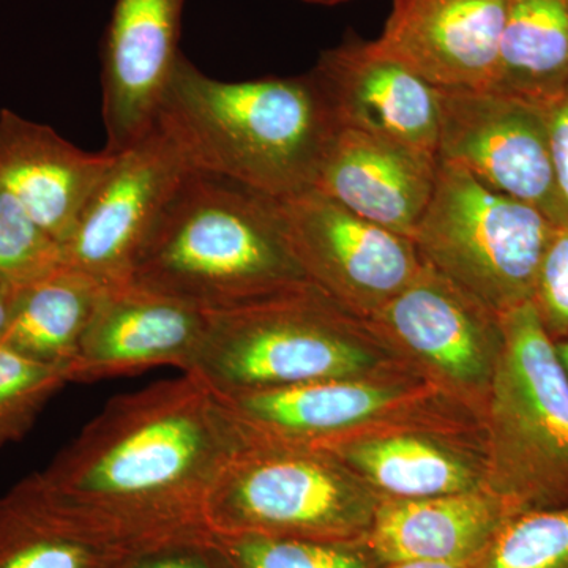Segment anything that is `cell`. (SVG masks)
Listing matches in <instances>:
<instances>
[{
  "label": "cell",
  "mask_w": 568,
  "mask_h": 568,
  "mask_svg": "<svg viewBox=\"0 0 568 568\" xmlns=\"http://www.w3.org/2000/svg\"><path fill=\"white\" fill-rule=\"evenodd\" d=\"M82 209L62 244L63 264L104 287L130 284L134 264L164 205L190 170L159 129L121 153Z\"/></svg>",
  "instance_id": "cell-12"
},
{
  "label": "cell",
  "mask_w": 568,
  "mask_h": 568,
  "mask_svg": "<svg viewBox=\"0 0 568 568\" xmlns=\"http://www.w3.org/2000/svg\"><path fill=\"white\" fill-rule=\"evenodd\" d=\"M301 2L312 3V6L334 7L339 3L351 2V0H301Z\"/></svg>",
  "instance_id": "cell-34"
},
{
  "label": "cell",
  "mask_w": 568,
  "mask_h": 568,
  "mask_svg": "<svg viewBox=\"0 0 568 568\" xmlns=\"http://www.w3.org/2000/svg\"><path fill=\"white\" fill-rule=\"evenodd\" d=\"M213 534V532H212ZM235 568H381L365 541H321L271 536H220Z\"/></svg>",
  "instance_id": "cell-24"
},
{
  "label": "cell",
  "mask_w": 568,
  "mask_h": 568,
  "mask_svg": "<svg viewBox=\"0 0 568 568\" xmlns=\"http://www.w3.org/2000/svg\"><path fill=\"white\" fill-rule=\"evenodd\" d=\"M556 227L532 205L439 163L413 241L426 265L504 315L532 301Z\"/></svg>",
  "instance_id": "cell-7"
},
{
  "label": "cell",
  "mask_w": 568,
  "mask_h": 568,
  "mask_svg": "<svg viewBox=\"0 0 568 568\" xmlns=\"http://www.w3.org/2000/svg\"><path fill=\"white\" fill-rule=\"evenodd\" d=\"M508 0H394L373 48L436 89L487 91Z\"/></svg>",
  "instance_id": "cell-16"
},
{
  "label": "cell",
  "mask_w": 568,
  "mask_h": 568,
  "mask_svg": "<svg viewBox=\"0 0 568 568\" xmlns=\"http://www.w3.org/2000/svg\"><path fill=\"white\" fill-rule=\"evenodd\" d=\"M280 230L308 282L368 321L424 267L413 239L347 211L316 190L271 197Z\"/></svg>",
  "instance_id": "cell-10"
},
{
  "label": "cell",
  "mask_w": 568,
  "mask_h": 568,
  "mask_svg": "<svg viewBox=\"0 0 568 568\" xmlns=\"http://www.w3.org/2000/svg\"><path fill=\"white\" fill-rule=\"evenodd\" d=\"M555 345L568 377V336H566V338L558 339V342H555Z\"/></svg>",
  "instance_id": "cell-33"
},
{
  "label": "cell",
  "mask_w": 568,
  "mask_h": 568,
  "mask_svg": "<svg viewBox=\"0 0 568 568\" xmlns=\"http://www.w3.org/2000/svg\"><path fill=\"white\" fill-rule=\"evenodd\" d=\"M271 197L189 171L142 246L130 284L205 312L308 284Z\"/></svg>",
  "instance_id": "cell-3"
},
{
  "label": "cell",
  "mask_w": 568,
  "mask_h": 568,
  "mask_svg": "<svg viewBox=\"0 0 568 568\" xmlns=\"http://www.w3.org/2000/svg\"><path fill=\"white\" fill-rule=\"evenodd\" d=\"M476 562L469 564H447V562H425V560H407V562L387 564L381 568H474Z\"/></svg>",
  "instance_id": "cell-32"
},
{
  "label": "cell",
  "mask_w": 568,
  "mask_h": 568,
  "mask_svg": "<svg viewBox=\"0 0 568 568\" xmlns=\"http://www.w3.org/2000/svg\"><path fill=\"white\" fill-rule=\"evenodd\" d=\"M133 552L65 517L36 474L0 496V568H121Z\"/></svg>",
  "instance_id": "cell-21"
},
{
  "label": "cell",
  "mask_w": 568,
  "mask_h": 568,
  "mask_svg": "<svg viewBox=\"0 0 568 568\" xmlns=\"http://www.w3.org/2000/svg\"><path fill=\"white\" fill-rule=\"evenodd\" d=\"M437 162L568 224L556 185L547 108L478 89H439Z\"/></svg>",
  "instance_id": "cell-11"
},
{
  "label": "cell",
  "mask_w": 568,
  "mask_h": 568,
  "mask_svg": "<svg viewBox=\"0 0 568 568\" xmlns=\"http://www.w3.org/2000/svg\"><path fill=\"white\" fill-rule=\"evenodd\" d=\"M381 500L323 448L244 435L209 493L204 523L220 536L362 541Z\"/></svg>",
  "instance_id": "cell-6"
},
{
  "label": "cell",
  "mask_w": 568,
  "mask_h": 568,
  "mask_svg": "<svg viewBox=\"0 0 568 568\" xmlns=\"http://www.w3.org/2000/svg\"><path fill=\"white\" fill-rule=\"evenodd\" d=\"M436 156L351 126H338L313 190L413 239L435 192Z\"/></svg>",
  "instance_id": "cell-18"
},
{
  "label": "cell",
  "mask_w": 568,
  "mask_h": 568,
  "mask_svg": "<svg viewBox=\"0 0 568 568\" xmlns=\"http://www.w3.org/2000/svg\"><path fill=\"white\" fill-rule=\"evenodd\" d=\"M62 264L61 244L0 189V283L21 290Z\"/></svg>",
  "instance_id": "cell-27"
},
{
  "label": "cell",
  "mask_w": 568,
  "mask_h": 568,
  "mask_svg": "<svg viewBox=\"0 0 568 568\" xmlns=\"http://www.w3.org/2000/svg\"><path fill=\"white\" fill-rule=\"evenodd\" d=\"M186 0H115L102 51L104 151L121 153L155 126L182 52Z\"/></svg>",
  "instance_id": "cell-14"
},
{
  "label": "cell",
  "mask_w": 568,
  "mask_h": 568,
  "mask_svg": "<svg viewBox=\"0 0 568 568\" xmlns=\"http://www.w3.org/2000/svg\"><path fill=\"white\" fill-rule=\"evenodd\" d=\"M65 384V366L33 361L0 342V448L22 439Z\"/></svg>",
  "instance_id": "cell-26"
},
{
  "label": "cell",
  "mask_w": 568,
  "mask_h": 568,
  "mask_svg": "<svg viewBox=\"0 0 568 568\" xmlns=\"http://www.w3.org/2000/svg\"><path fill=\"white\" fill-rule=\"evenodd\" d=\"M510 517L506 504L488 489L381 500L364 541L383 566L407 560L477 562Z\"/></svg>",
  "instance_id": "cell-20"
},
{
  "label": "cell",
  "mask_w": 568,
  "mask_h": 568,
  "mask_svg": "<svg viewBox=\"0 0 568 568\" xmlns=\"http://www.w3.org/2000/svg\"><path fill=\"white\" fill-rule=\"evenodd\" d=\"M547 118L556 185L568 219V85L555 102L548 104Z\"/></svg>",
  "instance_id": "cell-30"
},
{
  "label": "cell",
  "mask_w": 568,
  "mask_h": 568,
  "mask_svg": "<svg viewBox=\"0 0 568 568\" xmlns=\"http://www.w3.org/2000/svg\"><path fill=\"white\" fill-rule=\"evenodd\" d=\"M530 302L552 342L568 336V224L552 233Z\"/></svg>",
  "instance_id": "cell-28"
},
{
  "label": "cell",
  "mask_w": 568,
  "mask_h": 568,
  "mask_svg": "<svg viewBox=\"0 0 568 568\" xmlns=\"http://www.w3.org/2000/svg\"><path fill=\"white\" fill-rule=\"evenodd\" d=\"M312 73L339 126L379 134L437 159L439 89L377 52L372 41L347 39L325 50Z\"/></svg>",
  "instance_id": "cell-17"
},
{
  "label": "cell",
  "mask_w": 568,
  "mask_h": 568,
  "mask_svg": "<svg viewBox=\"0 0 568 568\" xmlns=\"http://www.w3.org/2000/svg\"><path fill=\"white\" fill-rule=\"evenodd\" d=\"M106 290L91 275L59 265L39 282L17 290L2 343L33 361L67 368Z\"/></svg>",
  "instance_id": "cell-22"
},
{
  "label": "cell",
  "mask_w": 568,
  "mask_h": 568,
  "mask_svg": "<svg viewBox=\"0 0 568 568\" xmlns=\"http://www.w3.org/2000/svg\"><path fill=\"white\" fill-rule=\"evenodd\" d=\"M215 395L244 435L293 446L320 447L377 426L478 420L416 373Z\"/></svg>",
  "instance_id": "cell-8"
},
{
  "label": "cell",
  "mask_w": 568,
  "mask_h": 568,
  "mask_svg": "<svg viewBox=\"0 0 568 568\" xmlns=\"http://www.w3.org/2000/svg\"><path fill=\"white\" fill-rule=\"evenodd\" d=\"M14 295H17V290H11L0 283V342L9 331L11 315H13Z\"/></svg>",
  "instance_id": "cell-31"
},
{
  "label": "cell",
  "mask_w": 568,
  "mask_h": 568,
  "mask_svg": "<svg viewBox=\"0 0 568 568\" xmlns=\"http://www.w3.org/2000/svg\"><path fill=\"white\" fill-rule=\"evenodd\" d=\"M568 85V0H508L487 91L547 108Z\"/></svg>",
  "instance_id": "cell-23"
},
{
  "label": "cell",
  "mask_w": 568,
  "mask_h": 568,
  "mask_svg": "<svg viewBox=\"0 0 568 568\" xmlns=\"http://www.w3.org/2000/svg\"><path fill=\"white\" fill-rule=\"evenodd\" d=\"M121 568H235L211 530L138 549Z\"/></svg>",
  "instance_id": "cell-29"
},
{
  "label": "cell",
  "mask_w": 568,
  "mask_h": 568,
  "mask_svg": "<svg viewBox=\"0 0 568 568\" xmlns=\"http://www.w3.org/2000/svg\"><path fill=\"white\" fill-rule=\"evenodd\" d=\"M474 568H568V506L508 518Z\"/></svg>",
  "instance_id": "cell-25"
},
{
  "label": "cell",
  "mask_w": 568,
  "mask_h": 568,
  "mask_svg": "<svg viewBox=\"0 0 568 568\" xmlns=\"http://www.w3.org/2000/svg\"><path fill=\"white\" fill-rule=\"evenodd\" d=\"M244 433L190 373L110 399L36 474L82 529L122 547H152L207 530L204 508Z\"/></svg>",
  "instance_id": "cell-1"
},
{
  "label": "cell",
  "mask_w": 568,
  "mask_h": 568,
  "mask_svg": "<svg viewBox=\"0 0 568 568\" xmlns=\"http://www.w3.org/2000/svg\"><path fill=\"white\" fill-rule=\"evenodd\" d=\"M366 323L418 376L480 420L503 349L500 315L424 263Z\"/></svg>",
  "instance_id": "cell-9"
},
{
  "label": "cell",
  "mask_w": 568,
  "mask_h": 568,
  "mask_svg": "<svg viewBox=\"0 0 568 568\" xmlns=\"http://www.w3.org/2000/svg\"><path fill=\"white\" fill-rule=\"evenodd\" d=\"M155 125L174 142L190 170L274 200L313 190L339 126L312 71L220 81L183 54Z\"/></svg>",
  "instance_id": "cell-2"
},
{
  "label": "cell",
  "mask_w": 568,
  "mask_h": 568,
  "mask_svg": "<svg viewBox=\"0 0 568 568\" xmlns=\"http://www.w3.org/2000/svg\"><path fill=\"white\" fill-rule=\"evenodd\" d=\"M211 312L133 284L110 287L100 301L73 361L69 383L140 375L156 366H192Z\"/></svg>",
  "instance_id": "cell-15"
},
{
  "label": "cell",
  "mask_w": 568,
  "mask_h": 568,
  "mask_svg": "<svg viewBox=\"0 0 568 568\" xmlns=\"http://www.w3.org/2000/svg\"><path fill=\"white\" fill-rule=\"evenodd\" d=\"M480 414L487 489L511 515L568 506V377L532 302L500 315Z\"/></svg>",
  "instance_id": "cell-5"
},
{
  "label": "cell",
  "mask_w": 568,
  "mask_h": 568,
  "mask_svg": "<svg viewBox=\"0 0 568 568\" xmlns=\"http://www.w3.org/2000/svg\"><path fill=\"white\" fill-rule=\"evenodd\" d=\"M317 448L334 455L383 500L487 489L477 420L377 426Z\"/></svg>",
  "instance_id": "cell-13"
},
{
  "label": "cell",
  "mask_w": 568,
  "mask_h": 568,
  "mask_svg": "<svg viewBox=\"0 0 568 568\" xmlns=\"http://www.w3.org/2000/svg\"><path fill=\"white\" fill-rule=\"evenodd\" d=\"M186 373L231 395L416 372L372 325L308 283L211 312Z\"/></svg>",
  "instance_id": "cell-4"
},
{
  "label": "cell",
  "mask_w": 568,
  "mask_h": 568,
  "mask_svg": "<svg viewBox=\"0 0 568 568\" xmlns=\"http://www.w3.org/2000/svg\"><path fill=\"white\" fill-rule=\"evenodd\" d=\"M114 156L82 151L51 126L0 111V189L61 246Z\"/></svg>",
  "instance_id": "cell-19"
}]
</instances>
